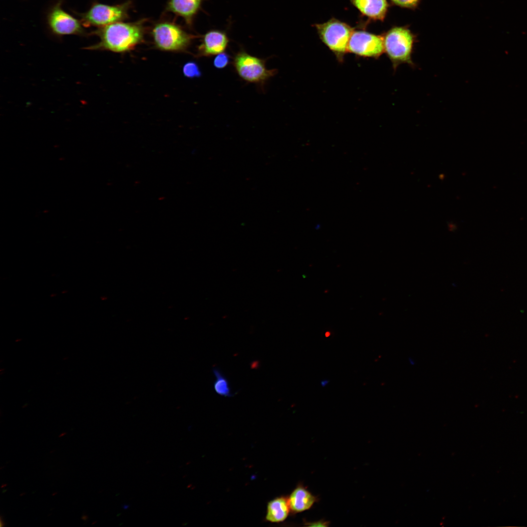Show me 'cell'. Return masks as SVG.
I'll return each instance as SVG.
<instances>
[{"label":"cell","mask_w":527,"mask_h":527,"mask_svg":"<svg viewBox=\"0 0 527 527\" xmlns=\"http://www.w3.org/2000/svg\"><path fill=\"white\" fill-rule=\"evenodd\" d=\"M233 65L238 75L251 83H262L277 73L276 69H268L265 60L252 56L243 50L238 52Z\"/></svg>","instance_id":"obj_5"},{"label":"cell","mask_w":527,"mask_h":527,"mask_svg":"<svg viewBox=\"0 0 527 527\" xmlns=\"http://www.w3.org/2000/svg\"><path fill=\"white\" fill-rule=\"evenodd\" d=\"M144 20L129 22L122 21L100 27L93 33L99 37L100 41L85 49L115 53L130 51L144 41Z\"/></svg>","instance_id":"obj_1"},{"label":"cell","mask_w":527,"mask_h":527,"mask_svg":"<svg viewBox=\"0 0 527 527\" xmlns=\"http://www.w3.org/2000/svg\"><path fill=\"white\" fill-rule=\"evenodd\" d=\"M212 372L216 378L213 384L215 392L222 396L231 397L234 396L231 392L229 382L221 370L217 367H213Z\"/></svg>","instance_id":"obj_14"},{"label":"cell","mask_w":527,"mask_h":527,"mask_svg":"<svg viewBox=\"0 0 527 527\" xmlns=\"http://www.w3.org/2000/svg\"><path fill=\"white\" fill-rule=\"evenodd\" d=\"M62 0L53 6L49 11L47 21L51 31L55 35H82L85 34L83 25L61 7Z\"/></svg>","instance_id":"obj_7"},{"label":"cell","mask_w":527,"mask_h":527,"mask_svg":"<svg viewBox=\"0 0 527 527\" xmlns=\"http://www.w3.org/2000/svg\"><path fill=\"white\" fill-rule=\"evenodd\" d=\"M151 35L157 49L169 52L186 51L195 38L179 25L169 20L156 23Z\"/></svg>","instance_id":"obj_2"},{"label":"cell","mask_w":527,"mask_h":527,"mask_svg":"<svg viewBox=\"0 0 527 527\" xmlns=\"http://www.w3.org/2000/svg\"><path fill=\"white\" fill-rule=\"evenodd\" d=\"M393 3L399 6L412 8L416 6L419 0H391Z\"/></svg>","instance_id":"obj_17"},{"label":"cell","mask_w":527,"mask_h":527,"mask_svg":"<svg viewBox=\"0 0 527 527\" xmlns=\"http://www.w3.org/2000/svg\"><path fill=\"white\" fill-rule=\"evenodd\" d=\"M353 4L364 15L383 20L387 9L386 0H352Z\"/></svg>","instance_id":"obj_13"},{"label":"cell","mask_w":527,"mask_h":527,"mask_svg":"<svg viewBox=\"0 0 527 527\" xmlns=\"http://www.w3.org/2000/svg\"><path fill=\"white\" fill-rule=\"evenodd\" d=\"M203 0H168L165 10L182 18L189 26L193 23Z\"/></svg>","instance_id":"obj_10"},{"label":"cell","mask_w":527,"mask_h":527,"mask_svg":"<svg viewBox=\"0 0 527 527\" xmlns=\"http://www.w3.org/2000/svg\"><path fill=\"white\" fill-rule=\"evenodd\" d=\"M229 62V56L223 52L217 55L213 61L214 66L218 69H222L226 67Z\"/></svg>","instance_id":"obj_16"},{"label":"cell","mask_w":527,"mask_h":527,"mask_svg":"<svg viewBox=\"0 0 527 527\" xmlns=\"http://www.w3.org/2000/svg\"><path fill=\"white\" fill-rule=\"evenodd\" d=\"M182 71L183 75L189 78H198L201 75L199 66L193 61L186 63L183 66Z\"/></svg>","instance_id":"obj_15"},{"label":"cell","mask_w":527,"mask_h":527,"mask_svg":"<svg viewBox=\"0 0 527 527\" xmlns=\"http://www.w3.org/2000/svg\"><path fill=\"white\" fill-rule=\"evenodd\" d=\"M384 42L385 51L394 70L403 63L414 66L412 60L414 38L408 29L402 27L391 29L384 38Z\"/></svg>","instance_id":"obj_3"},{"label":"cell","mask_w":527,"mask_h":527,"mask_svg":"<svg viewBox=\"0 0 527 527\" xmlns=\"http://www.w3.org/2000/svg\"><path fill=\"white\" fill-rule=\"evenodd\" d=\"M330 332H329V331H327V332H325V337H328V336H330Z\"/></svg>","instance_id":"obj_19"},{"label":"cell","mask_w":527,"mask_h":527,"mask_svg":"<svg viewBox=\"0 0 527 527\" xmlns=\"http://www.w3.org/2000/svg\"><path fill=\"white\" fill-rule=\"evenodd\" d=\"M318 499L302 485H298L288 497L292 513L296 514L309 509Z\"/></svg>","instance_id":"obj_11"},{"label":"cell","mask_w":527,"mask_h":527,"mask_svg":"<svg viewBox=\"0 0 527 527\" xmlns=\"http://www.w3.org/2000/svg\"><path fill=\"white\" fill-rule=\"evenodd\" d=\"M131 5L129 0L115 5L94 2L88 11L79 16L83 26L100 28L127 19Z\"/></svg>","instance_id":"obj_4"},{"label":"cell","mask_w":527,"mask_h":527,"mask_svg":"<svg viewBox=\"0 0 527 527\" xmlns=\"http://www.w3.org/2000/svg\"><path fill=\"white\" fill-rule=\"evenodd\" d=\"M229 40L226 34L222 31L211 30L203 37L198 48V56L209 57L223 53L227 48Z\"/></svg>","instance_id":"obj_9"},{"label":"cell","mask_w":527,"mask_h":527,"mask_svg":"<svg viewBox=\"0 0 527 527\" xmlns=\"http://www.w3.org/2000/svg\"><path fill=\"white\" fill-rule=\"evenodd\" d=\"M347 51L362 57L378 58L385 51L384 38L365 31L353 32Z\"/></svg>","instance_id":"obj_8"},{"label":"cell","mask_w":527,"mask_h":527,"mask_svg":"<svg viewBox=\"0 0 527 527\" xmlns=\"http://www.w3.org/2000/svg\"><path fill=\"white\" fill-rule=\"evenodd\" d=\"M317 28L323 42L339 58L342 59L347 51L348 42L353 32L350 27L337 20H331L317 25Z\"/></svg>","instance_id":"obj_6"},{"label":"cell","mask_w":527,"mask_h":527,"mask_svg":"<svg viewBox=\"0 0 527 527\" xmlns=\"http://www.w3.org/2000/svg\"><path fill=\"white\" fill-rule=\"evenodd\" d=\"M290 512L288 497H276L268 502L265 519L270 523H281L287 518Z\"/></svg>","instance_id":"obj_12"},{"label":"cell","mask_w":527,"mask_h":527,"mask_svg":"<svg viewBox=\"0 0 527 527\" xmlns=\"http://www.w3.org/2000/svg\"><path fill=\"white\" fill-rule=\"evenodd\" d=\"M327 383H328L327 381L324 380V381L321 382V384H322V385L323 386H324L325 385V384H327Z\"/></svg>","instance_id":"obj_18"}]
</instances>
